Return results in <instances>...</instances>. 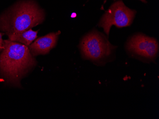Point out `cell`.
I'll use <instances>...</instances> for the list:
<instances>
[{"label": "cell", "instance_id": "cell-1", "mask_svg": "<svg viewBox=\"0 0 159 119\" xmlns=\"http://www.w3.org/2000/svg\"><path fill=\"white\" fill-rule=\"evenodd\" d=\"M37 64L28 47L9 39L4 40L0 52V76L9 84L20 87V81Z\"/></svg>", "mask_w": 159, "mask_h": 119}, {"label": "cell", "instance_id": "cell-2", "mask_svg": "<svg viewBox=\"0 0 159 119\" xmlns=\"http://www.w3.org/2000/svg\"><path fill=\"white\" fill-rule=\"evenodd\" d=\"M45 18V11L35 1H20L0 15V31L9 36L32 29Z\"/></svg>", "mask_w": 159, "mask_h": 119}, {"label": "cell", "instance_id": "cell-3", "mask_svg": "<svg viewBox=\"0 0 159 119\" xmlns=\"http://www.w3.org/2000/svg\"><path fill=\"white\" fill-rule=\"evenodd\" d=\"M83 57L92 61H99L108 57L115 47L103 34L93 31L85 36L80 44Z\"/></svg>", "mask_w": 159, "mask_h": 119}, {"label": "cell", "instance_id": "cell-4", "mask_svg": "<svg viewBox=\"0 0 159 119\" xmlns=\"http://www.w3.org/2000/svg\"><path fill=\"white\" fill-rule=\"evenodd\" d=\"M136 11L127 7L121 0L112 3L101 18L98 26L103 28L107 36L112 25L117 28L129 26L134 21Z\"/></svg>", "mask_w": 159, "mask_h": 119}, {"label": "cell", "instance_id": "cell-5", "mask_svg": "<svg viewBox=\"0 0 159 119\" xmlns=\"http://www.w3.org/2000/svg\"><path fill=\"white\" fill-rule=\"evenodd\" d=\"M126 48L131 53L150 59L155 58L159 50L156 39L142 34L135 35L129 39Z\"/></svg>", "mask_w": 159, "mask_h": 119}, {"label": "cell", "instance_id": "cell-6", "mask_svg": "<svg viewBox=\"0 0 159 119\" xmlns=\"http://www.w3.org/2000/svg\"><path fill=\"white\" fill-rule=\"evenodd\" d=\"M60 31L56 32L50 33L45 36L40 37L28 46L32 55L37 56L46 55L50 52L57 44Z\"/></svg>", "mask_w": 159, "mask_h": 119}, {"label": "cell", "instance_id": "cell-7", "mask_svg": "<svg viewBox=\"0 0 159 119\" xmlns=\"http://www.w3.org/2000/svg\"><path fill=\"white\" fill-rule=\"evenodd\" d=\"M38 32V31H34L31 29L8 37L12 41L21 43L28 47L37 38Z\"/></svg>", "mask_w": 159, "mask_h": 119}, {"label": "cell", "instance_id": "cell-8", "mask_svg": "<svg viewBox=\"0 0 159 119\" xmlns=\"http://www.w3.org/2000/svg\"><path fill=\"white\" fill-rule=\"evenodd\" d=\"M5 34L0 32V52H1L4 49V40L2 39V36Z\"/></svg>", "mask_w": 159, "mask_h": 119}, {"label": "cell", "instance_id": "cell-9", "mask_svg": "<svg viewBox=\"0 0 159 119\" xmlns=\"http://www.w3.org/2000/svg\"><path fill=\"white\" fill-rule=\"evenodd\" d=\"M114 1H115V0H114ZM139 1H141V2H144V3H146V0H139Z\"/></svg>", "mask_w": 159, "mask_h": 119}]
</instances>
